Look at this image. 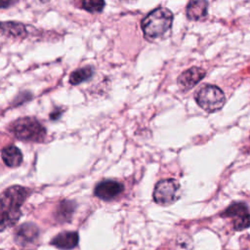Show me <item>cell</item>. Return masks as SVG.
I'll return each instance as SVG.
<instances>
[{"mask_svg": "<svg viewBox=\"0 0 250 250\" xmlns=\"http://www.w3.org/2000/svg\"><path fill=\"white\" fill-rule=\"evenodd\" d=\"M1 156H2L4 163L8 167H11V168L18 167L22 162L21 151L20 150L19 147H17L16 146H13V145L5 146L2 149Z\"/></svg>", "mask_w": 250, "mask_h": 250, "instance_id": "obj_12", "label": "cell"}, {"mask_svg": "<svg viewBox=\"0 0 250 250\" xmlns=\"http://www.w3.org/2000/svg\"><path fill=\"white\" fill-rule=\"evenodd\" d=\"M153 200L161 206H168L175 203L181 196V187L174 179L159 181L153 190Z\"/></svg>", "mask_w": 250, "mask_h": 250, "instance_id": "obj_5", "label": "cell"}, {"mask_svg": "<svg viewBox=\"0 0 250 250\" xmlns=\"http://www.w3.org/2000/svg\"><path fill=\"white\" fill-rule=\"evenodd\" d=\"M10 132L25 142H42L46 137L45 127L34 117H21L9 126Z\"/></svg>", "mask_w": 250, "mask_h": 250, "instance_id": "obj_3", "label": "cell"}, {"mask_svg": "<svg viewBox=\"0 0 250 250\" xmlns=\"http://www.w3.org/2000/svg\"><path fill=\"white\" fill-rule=\"evenodd\" d=\"M173 22L172 12L164 7H158L150 12L141 22L144 36L147 40L156 39L164 35Z\"/></svg>", "mask_w": 250, "mask_h": 250, "instance_id": "obj_2", "label": "cell"}, {"mask_svg": "<svg viewBox=\"0 0 250 250\" xmlns=\"http://www.w3.org/2000/svg\"><path fill=\"white\" fill-rule=\"evenodd\" d=\"M39 236L38 228L32 223H24L19 226L15 231V241L21 246L34 243Z\"/></svg>", "mask_w": 250, "mask_h": 250, "instance_id": "obj_8", "label": "cell"}, {"mask_svg": "<svg viewBox=\"0 0 250 250\" xmlns=\"http://www.w3.org/2000/svg\"><path fill=\"white\" fill-rule=\"evenodd\" d=\"M206 74V71L197 66H192L182 72L177 80L178 86L182 91H188L201 81Z\"/></svg>", "mask_w": 250, "mask_h": 250, "instance_id": "obj_6", "label": "cell"}, {"mask_svg": "<svg viewBox=\"0 0 250 250\" xmlns=\"http://www.w3.org/2000/svg\"><path fill=\"white\" fill-rule=\"evenodd\" d=\"M123 1H131V0H123Z\"/></svg>", "mask_w": 250, "mask_h": 250, "instance_id": "obj_19", "label": "cell"}, {"mask_svg": "<svg viewBox=\"0 0 250 250\" xmlns=\"http://www.w3.org/2000/svg\"><path fill=\"white\" fill-rule=\"evenodd\" d=\"M233 228L235 230H243L247 228H250V214L245 213L238 217H235L233 221Z\"/></svg>", "mask_w": 250, "mask_h": 250, "instance_id": "obj_17", "label": "cell"}, {"mask_svg": "<svg viewBox=\"0 0 250 250\" xmlns=\"http://www.w3.org/2000/svg\"><path fill=\"white\" fill-rule=\"evenodd\" d=\"M206 0H190L187 6V17L191 21H199L207 16Z\"/></svg>", "mask_w": 250, "mask_h": 250, "instance_id": "obj_11", "label": "cell"}, {"mask_svg": "<svg viewBox=\"0 0 250 250\" xmlns=\"http://www.w3.org/2000/svg\"><path fill=\"white\" fill-rule=\"evenodd\" d=\"M76 204L72 200H62L57 207L55 218L59 223H67L71 220Z\"/></svg>", "mask_w": 250, "mask_h": 250, "instance_id": "obj_13", "label": "cell"}, {"mask_svg": "<svg viewBox=\"0 0 250 250\" xmlns=\"http://www.w3.org/2000/svg\"><path fill=\"white\" fill-rule=\"evenodd\" d=\"M30 193L21 186H12L0 193V230L13 227L21 215V207Z\"/></svg>", "mask_w": 250, "mask_h": 250, "instance_id": "obj_1", "label": "cell"}, {"mask_svg": "<svg viewBox=\"0 0 250 250\" xmlns=\"http://www.w3.org/2000/svg\"><path fill=\"white\" fill-rule=\"evenodd\" d=\"M16 0H0V8H8L12 6Z\"/></svg>", "mask_w": 250, "mask_h": 250, "instance_id": "obj_18", "label": "cell"}, {"mask_svg": "<svg viewBox=\"0 0 250 250\" xmlns=\"http://www.w3.org/2000/svg\"><path fill=\"white\" fill-rule=\"evenodd\" d=\"M248 213V206L245 203L242 202H235L232 203L231 205H229L223 213L222 216L223 217H238L242 214Z\"/></svg>", "mask_w": 250, "mask_h": 250, "instance_id": "obj_15", "label": "cell"}, {"mask_svg": "<svg viewBox=\"0 0 250 250\" xmlns=\"http://www.w3.org/2000/svg\"><path fill=\"white\" fill-rule=\"evenodd\" d=\"M93 67L92 66H84L74 70L69 76V82L72 85L80 84L88 79H90L93 75Z\"/></svg>", "mask_w": 250, "mask_h": 250, "instance_id": "obj_14", "label": "cell"}, {"mask_svg": "<svg viewBox=\"0 0 250 250\" xmlns=\"http://www.w3.org/2000/svg\"><path fill=\"white\" fill-rule=\"evenodd\" d=\"M196 104L207 112H214L223 107L226 103L224 92L215 85H205L195 94Z\"/></svg>", "mask_w": 250, "mask_h": 250, "instance_id": "obj_4", "label": "cell"}, {"mask_svg": "<svg viewBox=\"0 0 250 250\" xmlns=\"http://www.w3.org/2000/svg\"><path fill=\"white\" fill-rule=\"evenodd\" d=\"M82 7L90 13H99L104 7V0H82Z\"/></svg>", "mask_w": 250, "mask_h": 250, "instance_id": "obj_16", "label": "cell"}, {"mask_svg": "<svg viewBox=\"0 0 250 250\" xmlns=\"http://www.w3.org/2000/svg\"><path fill=\"white\" fill-rule=\"evenodd\" d=\"M124 190V186L113 180H104L100 182L94 189L97 197L103 200H111L118 196Z\"/></svg>", "mask_w": 250, "mask_h": 250, "instance_id": "obj_7", "label": "cell"}, {"mask_svg": "<svg viewBox=\"0 0 250 250\" xmlns=\"http://www.w3.org/2000/svg\"><path fill=\"white\" fill-rule=\"evenodd\" d=\"M0 32L8 37L12 38H25L27 36V30L24 24L17 21H1Z\"/></svg>", "mask_w": 250, "mask_h": 250, "instance_id": "obj_10", "label": "cell"}, {"mask_svg": "<svg viewBox=\"0 0 250 250\" xmlns=\"http://www.w3.org/2000/svg\"><path fill=\"white\" fill-rule=\"evenodd\" d=\"M79 236L76 231H62L57 234L51 241V243L59 249L69 250L77 246Z\"/></svg>", "mask_w": 250, "mask_h": 250, "instance_id": "obj_9", "label": "cell"}]
</instances>
